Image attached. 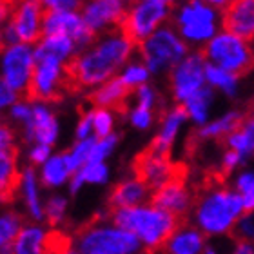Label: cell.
<instances>
[{
	"label": "cell",
	"instance_id": "obj_53",
	"mask_svg": "<svg viewBox=\"0 0 254 254\" xmlns=\"http://www.w3.org/2000/svg\"><path fill=\"white\" fill-rule=\"evenodd\" d=\"M4 37H2V29H0V51H2V49H4Z\"/></svg>",
	"mask_w": 254,
	"mask_h": 254
},
{
	"label": "cell",
	"instance_id": "obj_3",
	"mask_svg": "<svg viewBox=\"0 0 254 254\" xmlns=\"http://www.w3.org/2000/svg\"><path fill=\"white\" fill-rule=\"evenodd\" d=\"M245 212L244 200L236 189L214 186L203 190L194 200V225L205 236L218 238L233 233L234 225Z\"/></svg>",
	"mask_w": 254,
	"mask_h": 254
},
{
	"label": "cell",
	"instance_id": "obj_1",
	"mask_svg": "<svg viewBox=\"0 0 254 254\" xmlns=\"http://www.w3.org/2000/svg\"><path fill=\"white\" fill-rule=\"evenodd\" d=\"M136 44L127 37L122 27L100 33L87 46L74 55L67 64V73L73 91L95 89L96 85L117 76L131 60Z\"/></svg>",
	"mask_w": 254,
	"mask_h": 254
},
{
	"label": "cell",
	"instance_id": "obj_43",
	"mask_svg": "<svg viewBox=\"0 0 254 254\" xmlns=\"http://www.w3.org/2000/svg\"><path fill=\"white\" fill-rule=\"evenodd\" d=\"M244 162H245V158L238 153V151L227 147V151H225L222 156V162H220V169H222L223 175H229V173H233V171L238 169Z\"/></svg>",
	"mask_w": 254,
	"mask_h": 254
},
{
	"label": "cell",
	"instance_id": "obj_32",
	"mask_svg": "<svg viewBox=\"0 0 254 254\" xmlns=\"http://www.w3.org/2000/svg\"><path fill=\"white\" fill-rule=\"evenodd\" d=\"M205 78H207V84L211 85L212 89L222 91L223 95L236 96V93H238L240 76L238 74L231 73V71H227V69L218 67V65H214V64L207 62Z\"/></svg>",
	"mask_w": 254,
	"mask_h": 254
},
{
	"label": "cell",
	"instance_id": "obj_2",
	"mask_svg": "<svg viewBox=\"0 0 254 254\" xmlns=\"http://www.w3.org/2000/svg\"><path fill=\"white\" fill-rule=\"evenodd\" d=\"M111 222L131 231L142 242L143 249L164 251V245L182 223V218L151 201V203L113 209Z\"/></svg>",
	"mask_w": 254,
	"mask_h": 254
},
{
	"label": "cell",
	"instance_id": "obj_20",
	"mask_svg": "<svg viewBox=\"0 0 254 254\" xmlns=\"http://www.w3.org/2000/svg\"><path fill=\"white\" fill-rule=\"evenodd\" d=\"M207 236L196 225L180 223L164 245L165 253L171 254H200L205 251Z\"/></svg>",
	"mask_w": 254,
	"mask_h": 254
},
{
	"label": "cell",
	"instance_id": "obj_51",
	"mask_svg": "<svg viewBox=\"0 0 254 254\" xmlns=\"http://www.w3.org/2000/svg\"><path fill=\"white\" fill-rule=\"evenodd\" d=\"M234 253L254 254V242H249V240H238L236 245H234Z\"/></svg>",
	"mask_w": 254,
	"mask_h": 254
},
{
	"label": "cell",
	"instance_id": "obj_13",
	"mask_svg": "<svg viewBox=\"0 0 254 254\" xmlns=\"http://www.w3.org/2000/svg\"><path fill=\"white\" fill-rule=\"evenodd\" d=\"M67 35L80 49L87 48L96 38V33L85 24L80 9H48L44 16V35Z\"/></svg>",
	"mask_w": 254,
	"mask_h": 254
},
{
	"label": "cell",
	"instance_id": "obj_5",
	"mask_svg": "<svg viewBox=\"0 0 254 254\" xmlns=\"http://www.w3.org/2000/svg\"><path fill=\"white\" fill-rule=\"evenodd\" d=\"M173 27L192 48H203L222 27V13L203 0H186L176 4L171 15Z\"/></svg>",
	"mask_w": 254,
	"mask_h": 254
},
{
	"label": "cell",
	"instance_id": "obj_18",
	"mask_svg": "<svg viewBox=\"0 0 254 254\" xmlns=\"http://www.w3.org/2000/svg\"><path fill=\"white\" fill-rule=\"evenodd\" d=\"M222 27L254 40V0H231L222 9Z\"/></svg>",
	"mask_w": 254,
	"mask_h": 254
},
{
	"label": "cell",
	"instance_id": "obj_52",
	"mask_svg": "<svg viewBox=\"0 0 254 254\" xmlns=\"http://www.w3.org/2000/svg\"><path fill=\"white\" fill-rule=\"evenodd\" d=\"M203 2L214 5V7H218V9H223V7H225V5H227L231 0H203Z\"/></svg>",
	"mask_w": 254,
	"mask_h": 254
},
{
	"label": "cell",
	"instance_id": "obj_19",
	"mask_svg": "<svg viewBox=\"0 0 254 254\" xmlns=\"http://www.w3.org/2000/svg\"><path fill=\"white\" fill-rule=\"evenodd\" d=\"M187 120H189V117H187L186 107L182 106V104L171 107L169 111L162 117L160 131H158V134L154 136L153 142H151L149 149H153V151L162 153V154H169L173 143L176 142V138H178L182 127H184V124H186Z\"/></svg>",
	"mask_w": 254,
	"mask_h": 254
},
{
	"label": "cell",
	"instance_id": "obj_30",
	"mask_svg": "<svg viewBox=\"0 0 254 254\" xmlns=\"http://www.w3.org/2000/svg\"><path fill=\"white\" fill-rule=\"evenodd\" d=\"M48 231L40 225H22L20 233L15 238L11 253L15 254H40L46 253Z\"/></svg>",
	"mask_w": 254,
	"mask_h": 254
},
{
	"label": "cell",
	"instance_id": "obj_27",
	"mask_svg": "<svg viewBox=\"0 0 254 254\" xmlns=\"http://www.w3.org/2000/svg\"><path fill=\"white\" fill-rule=\"evenodd\" d=\"M109 180V167L104 162H87L74 171L69 180V192L76 194L84 186H104Z\"/></svg>",
	"mask_w": 254,
	"mask_h": 254
},
{
	"label": "cell",
	"instance_id": "obj_12",
	"mask_svg": "<svg viewBox=\"0 0 254 254\" xmlns=\"http://www.w3.org/2000/svg\"><path fill=\"white\" fill-rule=\"evenodd\" d=\"M205 65L207 60L200 51V53H187L175 67L171 69L169 85L176 104H184L189 96L194 95L196 91L205 87Z\"/></svg>",
	"mask_w": 254,
	"mask_h": 254
},
{
	"label": "cell",
	"instance_id": "obj_37",
	"mask_svg": "<svg viewBox=\"0 0 254 254\" xmlns=\"http://www.w3.org/2000/svg\"><path fill=\"white\" fill-rule=\"evenodd\" d=\"M118 134L117 132H111V134H106V136H96L95 143H93V149H91L89 154V162H106L118 145Z\"/></svg>",
	"mask_w": 254,
	"mask_h": 254
},
{
	"label": "cell",
	"instance_id": "obj_23",
	"mask_svg": "<svg viewBox=\"0 0 254 254\" xmlns=\"http://www.w3.org/2000/svg\"><path fill=\"white\" fill-rule=\"evenodd\" d=\"M40 176L33 167H26L20 173V186H18V194H20L24 207H26L27 216L33 222H42L44 220V203L40 196Z\"/></svg>",
	"mask_w": 254,
	"mask_h": 254
},
{
	"label": "cell",
	"instance_id": "obj_49",
	"mask_svg": "<svg viewBox=\"0 0 254 254\" xmlns=\"http://www.w3.org/2000/svg\"><path fill=\"white\" fill-rule=\"evenodd\" d=\"M46 9H80L84 0H40Z\"/></svg>",
	"mask_w": 254,
	"mask_h": 254
},
{
	"label": "cell",
	"instance_id": "obj_54",
	"mask_svg": "<svg viewBox=\"0 0 254 254\" xmlns=\"http://www.w3.org/2000/svg\"><path fill=\"white\" fill-rule=\"evenodd\" d=\"M120 2H124V4H129V2H134V0H120Z\"/></svg>",
	"mask_w": 254,
	"mask_h": 254
},
{
	"label": "cell",
	"instance_id": "obj_33",
	"mask_svg": "<svg viewBox=\"0 0 254 254\" xmlns=\"http://www.w3.org/2000/svg\"><path fill=\"white\" fill-rule=\"evenodd\" d=\"M22 229V216L16 211H0V253H11L15 238Z\"/></svg>",
	"mask_w": 254,
	"mask_h": 254
},
{
	"label": "cell",
	"instance_id": "obj_47",
	"mask_svg": "<svg viewBox=\"0 0 254 254\" xmlns=\"http://www.w3.org/2000/svg\"><path fill=\"white\" fill-rule=\"evenodd\" d=\"M16 147V132L7 124L0 122V151Z\"/></svg>",
	"mask_w": 254,
	"mask_h": 254
},
{
	"label": "cell",
	"instance_id": "obj_10",
	"mask_svg": "<svg viewBox=\"0 0 254 254\" xmlns=\"http://www.w3.org/2000/svg\"><path fill=\"white\" fill-rule=\"evenodd\" d=\"M71 87V80L67 73V64L53 59L35 60L31 85L27 98L31 102H57L64 95H67Z\"/></svg>",
	"mask_w": 254,
	"mask_h": 254
},
{
	"label": "cell",
	"instance_id": "obj_41",
	"mask_svg": "<svg viewBox=\"0 0 254 254\" xmlns=\"http://www.w3.org/2000/svg\"><path fill=\"white\" fill-rule=\"evenodd\" d=\"M134 102H136L134 106L147 107V109H153L154 111V107L158 104V95H156V91L149 84H142L134 89Z\"/></svg>",
	"mask_w": 254,
	"mask_h": 254
},
{
	"label": "cell",
	"instance_id": "obj_4",
	"mask_svg": "<svg viewBox=\"0 0 254 254\" xmlns=\"http://www.w3.org/2000/svg\"><path fill=\"white\" fill-rule=\"evenodd\" d=\"M142 247V242L131 231L113 222L85 225L71 244V251L80 254H136Z\"/></svg>",
	"mask_w": 254,
	"mask_h": 254
},
{
	"label": "cell",
	"instance_id": "obj_50",
	"mask_svg": "<svg viewBox=\"0 0 254 254\" xmlns=\"http://www.w3.org/2000/svg\"><path fill=\"white\" fill-rule=\"evenodd\" d=\"M13 4H15V0H0V27L9 20L11 11H13Z\"/></svg>",
	"mask_w": 254,
	"mask_h": 254
},
{
	"label": "cell",
	"instance_id": "obj_8",
	"mask_svg": "<svg viewBox=\"0 0 254 254\" xmlns=\"http://www.w3.org/2000/svg\"><path fill=\"white\" fill-rule=\"evenodd\" d=\"M175 5L176 0H134L131 7H127L120 27L138 46L151 33L167 24Z\"/></svg>",
	"mask_w": 254,
	"mask_h": 254
},
{
	"label": "cell",
	"instance_id": "obj_38",
	"mask_svg": "<svg viewBox=\"0 0 254 254\" xmlns=\"http://www.w3.org/2000/svg\"><path fill=\"white\" fill-rule=\"evenodd\" d=\"M67 212V198L60 194L51 196L46 203H44V220H48L49 225H59L65 218Z\"/></svg>",
	"mask_w": 254,
	"mask_h": 254
},
{
	"label": "cell",
	"instance_id": "obj_24",
	"mask_svg": "<svg viewBox=\"0 0 254 254\" xmlns=\"http://www.w3.org/2000/svg\"><path fill=\"white\" fill-rule=\"evenodd\" d=\"M18 151L16 147L0 151V203H9L20 186Z\"/></svg>",
	"mask_w": 254,
	"mask_h": 254
},
{
	"label": "cell",
	"instance_id": "obj_29",
	"mask_svg": "<svg viewBox=\"0 0 254 254\" xmlns=\"http://www.w3.org/2000/svg\"><path fill=\"white\" fill-rule=\"evenodd\" d=\"M244 115L240 111H229L225 115H222L220 118L212 120V122H207L203 126H200L198 132H196V138L201 140V142H209V140H225L227 134L236 129L242 122Z\"/></svg>",
	"mask_w": 254,
	"mask_h": 254
},
{
	"label": "cell",
	"instance_id": "obj_22",
	"mask_svg": "<svg viewBox=\"0 0 254 254\" xmlns=\"http://www.w3.org/2000/svg\"><path fill=\"white\" fill-rule=\"evenodd\" d=\"M151 196H153V189L138 176H132V178H127L115 186L111 196H109V205L111 209L140 205V203L151 200Z\"/></svg>",
	"mask_w": 254,
	"mask_h": 254
},
{
	"label": "cell",
	"instance_id": "obj_28",
	"mask_svg": "<svg viewBox=\"0 0 254 254\" xmlns=\"http://www.w3.org/2000/svg\"><path fill=\"white\" fill-rule=\"evenodd\" d=\"M229 149L238 151L245 160L254 158V111L242 118L240 126L225 136Z\"/></svg>",
	"mask_w": 254,
	"mask_h": 254
},
{
	"label": "cell",
	"instance_id": "obj_7",
	"mask_svg": "<svg viewBox=\"0 0 254 254\" xmlns=\"http://www.w3.org/2000/svg\"><path fill=\"white\" fill-rule=\"evenodd\" d=\"M201 53L209 64L227 69L238 76L254 67V44L227 29L218 31L201 48Z\"/></svg>",
	"mask_w": 254,
	"mask_h": 254
},
{
	"label": "cell",
	"instance_id": "obj_9",
	"mask_svg": "<svg viewBox=\"0 0 254 254\" xmlns=\"http://www.w3.org/2000/svg\"><path fill=\"white\" fill-rule=\"evenodd\" d=\"M46 7L40 0H15L9 20L2 26L4 44H37L44 35Z\"/></svg>",
	"mask_w": 254,
	"mask_h": 254
},
{
	"label": "cell",
	"instance_id": "obj_25",
	"mask_svg": "<svg viewBox=\"0 0 254 254\" xmlns=\"http://www.w3.org/2000/svg\"><path fill=\"white\" fill-rule=\"evenodd\" d=\"M129 93H131V89L124 84V80L117 74V76L106 80L104 84L96 85L95 89L91 91L89 102L95 107L124 109L127 98H129Z\"/></svg>",
	"mask_w": 254,
	"mask_h": 254
},
{
	"label": "cell",
	"instance_id": "obj_31",
	"mask_svg": "<svg viewBox=\"0 0 254 254\" xmlns=\"http://www.w3.org/2000/svg\"><path fill=\"white\" fill-rule=\"evenodd\" d=\"M212 100H214V91H212L211 85L207 84L205 87H201L192 96H189L182 106L186 107L190 122H194L196 126H203V124L209 122Z\"/></svg>",
	"mask_w": 254,
	"mask_h": 254
},
{
	"label": "cell",
	"instance_id": "obj_39",
	"mask_svg": "<svg viewBox=\"0 0 254 254\" xmlns=\"http://www.w3.org/2000/svg\"><path fill=\"white\" fill-rule=\"evenodd\" d=\"M129 122L138 131H147L149 127L154 124V111L142 106H134L129 111Z\"/></svg>",
	"mask_w": 254,
	"mask_h": 254
},
{
	"label": "cell",
	"instance_id": "obj_6",
	"mask_svg": "<svg viewBox=\"0 0 254 254\" xmlns=\"http://www.w3.org/2000/svg\"><path fill=\"white\" fill-rule=\"evenodd\" d=\"M140 59L153 74L169 73L189 53V44L180 37L173 24L162 26L136 46Z\"/></svg>",
	"mask_w": 254,
	"mask_h": 254
},
{
	"label": "cell",
	"instance_id": "obj_11",
	"mask_svg": "<svg viewBox=\"0 0 254 254\" xmlns=\"http://www.w3.org/2000/svg\"><path fill=\"white\" fill-rule=\"evenodd\" d=\"M35 71V49L31 44H5L0 51V76L20 96L27 98Z\"/></svg>",
	"mask_w": 254,
	"mask_h": 254
},
{
	"label": "cell",
	"instance_id": "obj_46",
	"mask_svg": "<svg viewBox=\"0 0 254 254\" xmlns=\"http://www.w3.org/2000/svg\"><path fill=\"white\" fill-rule=\"evenodd\" d=\"M87 136H93V109L82 115V118L76 124V138L82 140Z\"/></svg>",
	"mask_w": 254,
	"mask_h": 254
},
{
	"label": "cell",
	"instance_id": "obj_36",
	"mask_svg": "<svg viewBox=\"0 0 254 254\" xmlns=\"http://www.w3.org/2000/svg\"><path fill=\"white\" fill-rule=\"evenodd\" d=\"M117 117L109 107H95L93 109V134L95 136H106L115 132Z\"/></svg>",
	"mask_w": 254,
	"mask_h": 254
},
{
	"label": "cell",
	"instance_id": "obj_40",
	"mask_svg": "<svg viewBox=\"0 0 254 254\" xmlns=\"http://www.w3.org/2000/svg\"><path fill=\"white\" fill-rule=\"evenodd\" d=\"M233 233L238 240H249L254 242V211H245L234 225Z\"/></svg>",
	"mask_w": 254,
	"mask_h": 254
},
{
	"label": "cell",
	"instance_id": "obj_55",
	"mask_svg": "<svg viewBox=\"0 0 254 254\" xmlns=\"http://www.w3.org/2000/svg\"><path fill=\"white\" fill-rule=\"evenodd\" d=\"M253 44H254V40H253Z\"/></svg>",
	"mask_w": 254,
	"mask_h": 254
},
{
	"label": "cell",
	"instance_id": "obj_42",
	"mask_svg": "<svg viewBox=\"0 0 254 254\" xmlns=\"http://www.w3.org/2000/svg\"><path fill=\"white\" fill-rule=\"evenodd\" d=\"M33 113V104L29 98H18V100L13 104V106L9 107V117L11 120H15V122L18 124H24L27 120V118L31 117Z\"/></svg>",
	"mask_w": 254,
	"mask_h": 254
},
{
	"label": "cell",
	"instance_id": "obj_35",
	"mask_svg": "<svg viewBox=\"0 0 254 254\" xmlns=\"http://www.w3.org/2000/svg\"><path fill=\"white\" fill-rule=\"evenodd\" d=\"M95 140H96V136L82 138V140H78L71 149L64 151V153H65V160H67V164L73 173L78 171L82 165L89 162V154H91V149H93Z\"/></svg>",
	"mask_w": 254,
	"mask_h": 254
},
{
	"label": "cell",
	"instance_id": "obj_14",
	"mask_svg": "<svg viewBox=\"0 0 254 254\" xmlns=\"http://www.w3.org/2000/svg\"><path fill=\"white\" fill-rule=\"evenodd\" d=\"M22 134L24 142L27 143H57L60 134L59 118L48 106V102H33V113L22 124Z\"/></svg>",
	"mask_w": 254,
	"mask_h": 254
},
{
	"label": "cell",
	"instance_id": "obj_44",
	"mask_svg": "<svg viewBox=\"0 0 254 254\" xmlns=\"http://www.w3.org/2000/svg\"><path fill=\"white\" fill-rule=\"evenodd\" d=\"M51 147L53 145H48V143H31V147L27 151V160L31 162V165H42L51 156Z\"/></svg>",
	"mask_w": 254,
	"mask_h": 254
},
{
	"label": "cell",
	"instance_id": "obj_26",
	"mask_svg": "<svg viewBox=\"0 0 254 254\" xmlns=\"http://www.w3.org/2000/svg\"><path fill=\"white\" fill-rule=\"evenodd\" d=\"M40 167L42 169H40V175L38 176H40L42 186H46L48 189L62 187L73 176V171H71L67 160H65V153L51 154Z\"/></svg>",
	"mask_w": 254,
	"mask_h": 254
},
{
	"label": "cell",
	"instance_id": "obj_17",
	"mask_svg": "<svg viewBox=\"0 0 254 254\" xmlns=\"http://www.w3.org/2000/svg\"><path fill=\"white\" fill-rule=\"evenodd\" d=\"M151 201L160 205L165 211L173 212L178 218H184L187 212L190 211V207L194 205V198L192 192L187 187V182L184 175L173 176L169 182H165L164 186H160L158 189L153 190Z\"/></svg>",
	"mask_w": 254,
	"mask_h": 254
},
{
	"label": "cell",
	"instance_id": "obj_34",
	"mask_svg": "<svg viewBox=\"0 0 254 254\" xmlns=\"http://www.w3.org/2000/svg\"><path fill=\"white\" fill-rule=\"evenodd\" d=\"M151 74L153 73L149 71V67L145 65V62L140 59V60H129V62L122 67V71L118 73V76L124 80V84H126L129 89L134 91L138 85L147 84Z\"/></svg>",
	"mask_w": 254,
	"mask_h": 254
},
{
	"label": "cell",
	"instance_id": "obj_16",
	"mask_svg": "<svg viewBox=\"0 0 254 254\" xmlns=\"http://www.w3.org/2000/svg\"><path fill=\"white\" fill-rule=\"evenodd\" d=\"M132 171H134V176L145 182L153 190L164 186L165 182H169L173 176L180 173V169L175 164H171L169 154L156 153L149 147L143 149L134 158Z\"/></svg>",
	"mask_w": 254,
	"mask_h": 254
},
{
	"label": "cell",
	"instance_id": "obj_21",
	"mask_svg": "<svg viewBox=\"0 0 254 254\" xmlns=\"http://www.w3.org/2000/svg\"><path fill=\"white\" fill-rule=\"evenodd\" d=\"M35 60L40 59H53L60 62L69 64L78 53V46L73 38L67 35H42V38L35 44Z\"/></svg>",
	"mask_w": 254,
	"mask_h": 254
},
{
	"label": "cell",
	"instance_id": "obj_15",
	"mask_svg": "<svg viewBox=\"0 0 254 254\" xmlns=\"http://www.w3.org/2000/svg\"><path fill=\"white\" fill-rule=\"evenodd\" d=\"M126 11L127 4L120 0H84L80 5V13L84 16L85 24L96 35L122 26Z\"/></svg>",
	"mask_w": 254,
	"mask_h": 254
},
{
	"label": "cell",
	"instance_id": "obj_45",
	"mask_svg": "<svg viewBox=\"0 0 254 254\" xmlns=\"http://www.w3.org/2000/svg\"><path fill=\"white\" fill-rule=\"evenodd\" d=\"M18 98H22V96L0 76V113L5 111V109H9Z\"/></svg>",
	"mask_w": 254,
	"mask_h": 254
},
{
	"label": "cell",
	"instance_id": "obj_48",
	"mask_svg": "<svg viewBox=\"0 0 254 254\" xmlns=\"http://www.w3.org/2000/svg\"><path fill=\"white\" fill-rule=\"evenodd\" d=\"M254 187V171H242L236 178H234V189L238 190L240 194Z\"/></svg>",
	"mask_w": 254,
	"mask_h": 254
}]
</instances>
